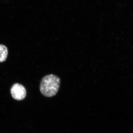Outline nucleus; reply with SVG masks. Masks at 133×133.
I'll use <instances>...</instances> for the list:
<instances>
[{
	"instance_id": "obj_3",
	"label": "nucleus",
	"mask_w": 133,
	"mask_h": 133,
	"mask_svg": "<svg viewBox=\"0 0 133 133\" xmlns=\"http://www.w3.org/2000/svg\"><path fill=\"white\" fill-rule=\"evenodd\" d=\"M8 54L7 48L3 44H0V63L6 61L7 58Z\"/></svg>"
},
{
	"instance_id": "obj_1",
	"label": "nucleus",
	"mask_w": 133,
	"mask_h": 133,
	"mask_svg": "<svg viewBox=\"0 0 133 133\" xmlns=\"http://www.w3.org/2000/svg\"><path fill=\"white\" fill-rule=\"evenodd\" d=\"M60 83V79L56 75L50 74L44 76L40 84L41 93L48 97L55 96L59 91Z\"/></svg>"
},
{
	"instance_id": "obj_2",
	"label": "nucleus",
	"mask_w": 133,
	"mask_h": 133,
	"mask_svg": "<svg viewBox=\"0 0 133 133\" xmlns=\"http://www.w3.org/2000/svg\"><path fill=\"white\" fill-rule=\"evenodd\" d=\"M12 97L17 101L24 99L26 96V90L24 86L19 83L13 85L10 89Z\"/></svg>"
}]
</instances>
